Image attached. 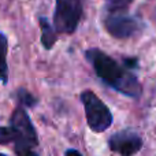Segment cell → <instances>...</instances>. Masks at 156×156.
I'll return each mask as SVG.
<instances>
[{"instance_id": "cell-9", "label": "cell", "mask_w": 156, "mask_h": 156, "mask_svg": "<svg viewBox=\"0 0 156 156\" xmlns=\"http://www.w3.org/2000/svg\"><path fill=\"white\" fill-rule=\"evenodd\" d=\"M133 0H107V10L110 14L112 12H125Z\"/></svg>"}, {"instance_id": "cell-5", "label": "cell", "mask_w": 156, "mask_h": 156, "mask_svg": "<svg viewBox=\"0 0 156 156\" xmlns=\"http://www.w3.org/2000/svg\"><path fill=\"white\" fill-rule=\"evenodd\" d=\"M104 26L111 36L116 38H126L133 36L138 30V21L125 12L108 14L104 19Z\"/></svg>"}, {"instance_id": "cell-1", "label": "cell", "mask_w": 156, "mask_h": 156, "mask_svg": "<svg viewBox=\"0 0 156 156\" xmlns=\"http://www.w3.org/2000/svg\"><path fill=\"white\" fill-rule=\"evenodd\" d=\"M85 56L93 66L96 74L108 86L129 97H134V99L140 97L141 85L137 78L125 69H122L111 56L96 48L88 49Z\"/></svg>"}, {"instance_id": "cell-13", "label": "cell", "mask_w": 156, "mask_h": 156, "mask_svg": "<svg viewBox=\"0 0 156 156\" xmlns=\"http://www.w3.org/2000/svg\"><path fill=\"white\" fill-rule=\"evenodd\" d=\"M123 62H125V65H126L129 69L136 67V65H137V60H136V59H125Z\"/></svg>"}, {"instance_id": "cell-7", "label": "cell", "mask_w": 156, "mask_h": 156, "mask_svg": "<svg viewBox=\"0 0 156 156\" xmlns=\"http://www.w3.org/2000/svg\"><path fill=\"white\" fill-rule=\"evenodd\" d=\"M40 27H41V33H43L41 34V43H43L45 49H51L58 40L56 32L54 30L52 23H49V21L45 16H41L40 18Z\"/></svg>"}, {"instance_id": "cell-15", "label": "cell", "mask_w": 156, "mask_h": 156, "mask_svg": "<svg viewBox=\"0 0 156 156\" xmlns=\"http://www.w3.org/2000/svg\"><path fill=\"white\" fill-rule=\"evenodd\" d=\"M0 156H7V155H4V154H0Z\"/></svg>"}, {"instance_id": "cell-6", "label": "cell", "mask_w": 156, "mask_h": 156, "mask_svg": "<svg viewBox=\"0 0 156 156\" xmlns=\"http://www.w3.org/2000/svg\"><path fill=\"white\" fill-rule=\"evenodd\" d=\"M111 151L118 152L121 156H132L137 154L143 147L141 137L133 130H122L114 134L108 141Z\"/></svg>"}, {"instance_id": "cell-14", "label": "cell", "mask_w": 156, "mask_h": 156, "mask_svg": "<svg viewBox=\"0 0 156 156\" xmlns=\"http://www.w3.org/2000/svg\"><path fill=\"white\" fill-rule=\"evenodd\" d=\"M66 156H82V155L76 149H69V151H66Z\"/></svg>"}, {"instance_id": "cell-10", "label": "cell", "mask_w": 156, "mask_h": 156, "mask_svg": "<svg viewBox=\"0 0 156 156\" xmlns=\"http://www.w3.org/2000/svg\"><path fill=\"white\" fill-rule=\"evenodd\" d=\"M16 99H18V101L21 104L26 105V107H33V105L37 104V99L23 88H19L16 90Z\"/></svg>"}, {"instance_id": "cell-2", "label": "cell", "mask_w": 156, "mask_h": 156, "mask_svg": "<svg viewBox=\"0 0 156 156\" xmlns=\"http://www.w3.org/2000/svg\"><path fill=\"white\" fill-rule=\"evenodd\" d=\"M81 101L85 107V115L88 125L93 132L101 133L107 130L112 123V114L108 107L93 93L85 90L81 93Z\"/></svg>"}, {"instance_id": "cell-8", "label": "cell", "mask_w": 156, "mask_h": 156, "mask_svg": "<svg viewBox=\"0 0 156 156\" xmlns=\"http://www.w3.org/2000/svg\"><path fill=\"white\" fill-rule=\"evenodd\" d=\"M7 49H8V41L5 34L0 32V78L3 83L7 82L8 80V66H7Z\"/></svg>"}, {"instance_id": "cell-4", "label": "cell", "mask_w": 156, "mask_h": 156, "mask_svg": "<svg viewBox=\"0 0 156 156\" xmlns=\"http://www.w3.org/2000/svg\"><path fill=\"white\" fill-rule=\"evenodd\" d=\"M11 127L16 134L15 147L14 148H34L37 145V134L36 129L30 121L27 112L22 107L16 108L11 115Z\"/></svg>"}, {"instance_id": "cell-12", "label": "cell", "mask_w": 156, "mask_h": 156, "mask_svg": "<svg viewBox=\"0 0 156 156\" xmlns=\"http://www.w3.org/2000/svg\"><path fill=\"white\" fill-rule=\"evenodd\" d=\"M16 156H38L32 148H14Z\"/></svg>"}, {"instance_id": "cell-3", "label": "cell", "mask_w": 156, "mask_h": 156, "mask_svg": "<svg viewBox=\"0 0 156 156\" xmlns=\"http://www.w3.org/2000/svg\"><path fill=\"white\" fill-rule=\"evenodd\" d=\"M83 11V0H56L54 15L55 30L71 34L76 32Z\"/></svg>"}, {"instance_id": "cell-11", "label": "cell", "mask_w": 156, "mask_h": 156, "mask_svg": "<svg viewBox=\"0 0 156 156\" xmlns=\"http://www.w3.org/2000/svg\"><path fill=\"white\" fill-rule=\"evenodd\" d=\"M16 134L12 127H0V145H7L10 143H15Z\"/></svg>"}]
</instances>
